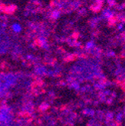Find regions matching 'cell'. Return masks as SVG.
Segmentation results:
<instances>
[{"label":"cell","instance_id":"obj_2","mask_svg":"<svg viewBox=\"0 0 125 126\" xmlns=\"http://www.w3.org/2000/svg\"><path fill=\"white\" fill-rule=\"evenodd\" d=\"M94 43L93 42H89V43H88V45H87V48L88 49H91V48H92L93 47V45Z\"/></svg>","mask_w":125,"mask_h":126},{"label":"cell","instance_id":"obj_1","mask_svg":"<svg viewBox=\"0 0 125 126\" xmlns=\"http://www.w3.org/2000/svg\"><path fill=\"white\" fill-rule=\"evenodd\" d=\"M12 29H13V31L15 32H20L22 31V27L21 26L19 25V24H18V23H15L12 25Z\"/></svg>","mask_w":125,"mask_h":126}]
</instances>
